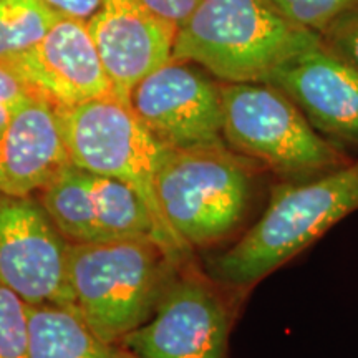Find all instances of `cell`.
<instances>
[{
    "mask_svg": "<svg viewBox=\"0 0 358 358\" xmlns=\"http://www.w3.org/2000/svg\"><path fill=\"white\" fill-rule=\"evenodd\" d=\"M0 358H29L27 303L0 285Z\"/></svg>",
    "mask_w": 358,
    "mask_h": 358,
    "instance_id": "obj_18",
    "label": "cell"
},
{
    "mask_svg": "<svg viewBox=\"0 0 358 358\" xmlns=\"http://www.w3.org/2000/svg\"><path fill=\"white\" fill-rule=\"evenodd\" d=\"M29 358H116L73 306H29Z\"/></svg>",
    "mask_w": 358,
    "mask_h": 358,
    "instance_id": "obj_14",
    "label": "cell"
},
{
    "mask_svg": "<svg viewBox=\"0 0 358 358\" xmlns=\"http://www.w3.org/2000/svg\"><path fill=\"white\" fill-rule=\"evenodd\" d=\"M71 164L58 110L30 98L0 128V192L30 196L43 189Z\"/></svg>",
    "mask_w": 358,
    "mask_h": 358,
    "instance_id": "obj_13",
    "label": "cell"
},
{
    "mask_svg": "<svg viewBox=\"0 0 358 358\" xmlns=\"http://www.w3.org/2000/svg\"><path fill=\"white\" fill-rule=\"evenodd\" d=\"M169 264L148 237L70 244L73 307L98 337L113 345L151 319L169 287Z\"/></svg>",
    "mask_w": 358,
    "mask_h": 358,
    "instance_id": "obj_3",
    "label": "cell"
},
{
    "mask_svg": "<svg viewBox=\"0 0 358 358\" xmlns=\"http://www.w3.org/2000/svg\"><path fill=\"white\" fill-rule=\"evenodd\" d=\"M64 140L75 166L113 178L140 194L156 226V243L173 264L191 256L163 216L156 169L166 146L148 129L123 98L106 95L58 110Z\"/></svg>",
    "mask_w": 358,
    "mask_h": 358,
    "instance_id": "obj_5",
    "label": "cell"
},
{
    "mask_svg": "<svg viewBox=\"0 0 358 358\" xmlns=\"http://www.w3.org/2000/svg\"><path fill=\"white\" fill-rule=\"evenodd\" d=\"M58 15L88 22L100 10L103 0H45Z\"/></svg>",
    "mask_w": 358,
    "mask_h": 358,
    "instance_id": "obj_23",
    "label": "cell"
},
{
    "mask_svg": "<svg viewBox=\"0 0 358 358\" xmlns=\"http://www.w3.org/2000/svg\"><path fill=\"white\" fill-rule=\"evenodd\" d=\"M289 22L322 34L342 13L358 7V0H268Z\"/></svg>",
    "mask_w": 358,
    "mask_h": 358,
    "instance_id": "obj_19",
    "label": "cell"
},
{
    "mask_svg": "<svg viewBox=\"0 0 358 358\" xmlns=\"http://www.w3.org/2000/svg\"><path fill=\"white\" fill-rule=\"evenodd\" d=\"M256 168L226 143L164 148L156 192L174 234L191 249L234 234L252 199Z\"/></svg>",
    "mask_w": 358,
    "mask_h": 358,
    "instance_id": "obj_4",
    "label": "cell"
},
{
    "mask_svg": "<svg viewBox=\"0 0 358 358\" xmlns=\"http://www.w3.org/2000/svg\"><path fill=\"white\" fill-rule=\"evenodd\" d=\"M116 358H136L131 352H128L127 348H116Z\"/></svg>",
    "mask_w": 358,
    "mask_h": 358,
    "instance_id": "obj_24",
    "label": "cell"
},
{
    "mask_svg": "<svg viewBox=\"0 0 358 358\" xmlns=\"http://www.w3.org/2000/svg\"><path fill=\"white\" fill-rule=\"evenodd\" d=\"M358 209V158L335 171L272 187L261 219L208 264L211 280L245 289Z\"/></svg>",
    "mask_w": 358,
    "mask_h": 358,
    "instance_id": "obj_1",
    "label": "cell"
},
{
    "mask_svg": "<svg viewBox=\"0 0 358 358\" xmlns=\"http://www.w3.org/2000/svg\"><path fill=\"white\" fill-rule=\"evenodd\" d=\"M35 95L10 66L0 62V128Z\"/></svg>",
    "mask_w": 358,
    "mask_h": 358,
    "instance_id": "obj_21",
    "label": "cell"
},
{
    "mask_svg": "<svg viewBox=\"0 0 358 358\" xmlns=\"http://www.w3.org/2000/svg\"><path fill=\"white\" fill-rule=\"evenodd\" d=\"M320 38L358 70V7L342 13L320 34Z\"/></svg>",
    "mask_w": 358,
    "mask_h": 358,
    "instance_id": "obj_20",
    "label": "cell"
},
{
    "mask_svg": "<svg viewBox=\"0 0 358 358\" xmlns=\"http://www.w3.org/2000/svg\"><path fill=\"white\" fill-rule=\"evenodd\" d=\"M222 138L236 153L284 181H302L352 163L295 103L266 82L222 83Z\"/></svg>",
    "mask_w": 358,
    "mask_h": 358,
    "instance_id": "obj_6",
    "label": "cell"
},
{
    "mask_svg": "<svg viewBox=\"0 0 358 358\" xmlns=\"http://www.w3.org/2000/svg\"><path fill=\"white\" fill-rule=\"evenodd\" d=\"M60 17L45 0H0V62L37 45Z\"/></svg>",
    "mask_w": 358,
    "mask_h": 358,
    "instance_id": "obj_17",
    "label": "cell"
},
{
    "mask_svg": "<svg viewBox=\"0 0 358 358\" xmlns=\"http://www.w3.org/2000/svg\"><path fill=\"white\" fill-rule=\"evenodd\" d=\"M231 313L204 280L169 284L151 319L122 340L136 358H226Z\"/></svg>",
    "mask_w": 358,
    "mask_h": 358,
    "instance_id": "obj_9",
    "label": "cell"
},
{
    "mask_svg": "<svg viewBox=\"0 0 358 358\" xmlns=\"http://www.w3.org/2000/svg\"><path fill=\"white\" fill-rule=\"evenodd\" d=\"M319 40L268 0H201L179 25L173 58L203 66L222 83L266 82L277 66Z\"/></svg>",
    "mask_w": 358,
    "mask_h": 358,
    "instance_id": "obj_2",
    "label": "cell"
},
{
    "mask_svg": "<svg viewBox=\"0 0 358 358\" xmlns=\"http://www.w3.org/2000/svg\"><path fill=\"white\" fill-rule=\"evenodd\" d=\"M87 24L113 93L127 101L138 83L173 58L179 25L141 0H103Z\"/></svg>",
    "mask_w": 358,
    "mask_h": 358,
    "instance_id": "obj_12",
    "label": "cell"
},
{
    "mask_svg": "<svg viewBox=\"0 0 358 358\" xmlns=\"http://www.w3.org/2000/svg\"><path fill=\"white\" fill-rule=\"evenodd\" d=\"M192 62L171 58L136 85L128 103L168 148L226 143L221 83Z\"/></svg>",
    "mask_w": 358,
    "mask_h": 358,
    "instance_id": "obj_8",
    "label": "cell"
},
{
    "mask_svg": "<svg viewBox=\"0 0 358 358\" xmlns=\"http://www.w3.org/2000/svg\"><path fill=\"white\" fill-rule=\"evenodd\" d=\"M40 203L71 244L98 243L95 199L92 189V173L69 164L64 171L40 189Z\"/></svg>",
    "mask_w": 358,
    "mask_h": 358,
    "instance_id": "obj_15",
    "label": "cell"
},
{
    "mask_svg": "<svg viewBox=\"0 0 358 358\" xmlns=\"http://www.w3.org/2000/svg\"><path fill=\"white\" fill-rule=\"evenodd\" d=\"M141 2L158 15L181 25L194 12L201 0H141Z\"/></svg>",
    "mask_w": 358,
    "mask_h": 358,
    "instance_id": "obj_22",
    "label": "cell"
},
{
    "mask_svg": "<svg viewBox=\"0 0 358 358\" xmlns=\"http://www.w3.org/2000/svg\"><path fill=\"white\" fill-rule=\"evenodd\" d=\"M3 64L19 75L35 96L52 103L57 110L113 95L83 20L60 17L37 45Z\"/></svg>",
    "mask_w": 358,
    "mask_h": 358,
    "instance_id": "obj_10",
    "label": "cell"
},
{
    "mask_svg": "<svg viewBox=\"0 0 358 358\" xmlns=\"http://www.w3.org/2000/svg\"><path fill=\"white\" fill-rule=\"evenodd\" d=\"M266 83L284 92L335 145L358 146V70L322 38L277 66Z\"/></svg>",
    "mask_w": 358,
    "mask_h": 358,
    "instance_id": "obj_11",
    "label": "cell"
},
{
    "mask_svg": "<svg viewBox=\"0 0 358 358\" xmlns=\"http://www.w3.org/2000/svg\"><path fill=\"white\" fill-rule=\"evenodd\" d=\"M92 189L101 241L148 237L156 243L153 216L136 191L118 179L95 173Z\"/></svg>",
    "mask_w": 358,
    "mask_h": 358,
    "instance_id": "obj_16",
    "label": "cell"
},
{
    "mask_svg": "<svg viewBox=\"0 0 358 358\" xmlns=\"http://www.w3.org/2000/svg\"><path fill=\"white\" fill-rule=\"evenodd\" d=\"M70 244L40 201L0 192V285L29 306H73Z\"/></svg>",
    "mask_w": 358,
    "mask_h": 358,
    "instance_id": "obj_7",
    "label": "cell"
}]
</instances>
